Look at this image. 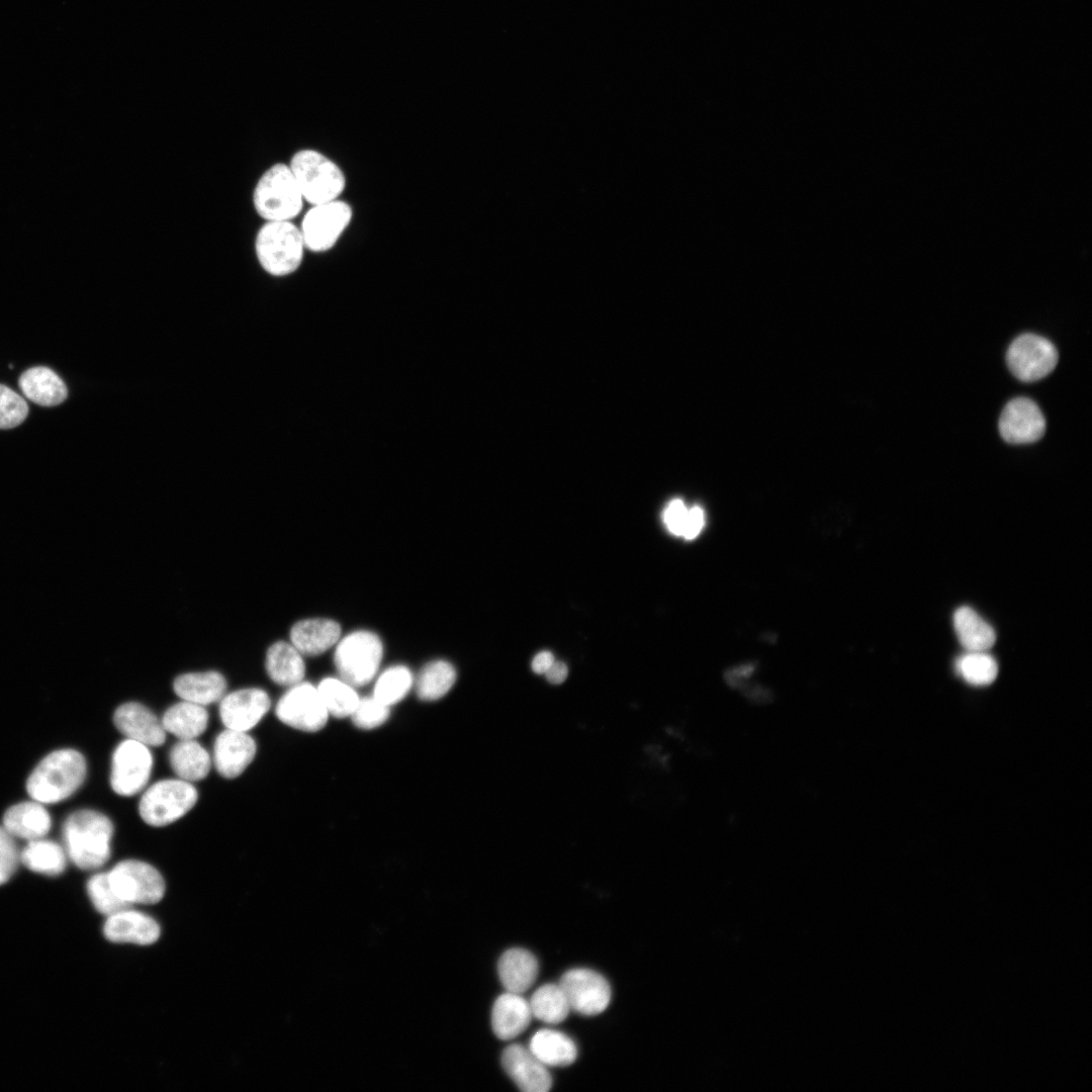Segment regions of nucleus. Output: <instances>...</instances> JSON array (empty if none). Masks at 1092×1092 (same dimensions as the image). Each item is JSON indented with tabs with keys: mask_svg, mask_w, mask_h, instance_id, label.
<instances>
[{
	"mask_svg": "<svg viewBox=\"0 0 1092 1092\" xmlns=\"http://www.w3.org/2000/svg\"><path fill=\"white\" fill-rule=\"evenodd\" d=\"M113 830L111 820L98 811L73 812L63 825L64 847L69 859L81 870L100 868L110 857Z\"/></svg>",
	"mask_w": 1092,
	"mask_h": 1092,
	"instance_id": "obj_1",
	"label": "nucleus"
},
{
	"mask_svg": "<svg viewBox=\"0 0 1092 1092\" xmlns=\"http://www.w3.org/2000/svg\"><path fill=\"white\" fill-rule=\"evenodd\" d=\"M87 774L86 759L73 748L55 750L46 755L26 781L29 797L41 804H54L68 799L83 784Z\"/></svg>",
	"mask_w": 1092,
	"mask_h": 1092,
	"instance_id": "obj_2",
	"label": "nucleus"
},
{
	"mask_svg": "<svg viewBox=\"0 0 1092 1092\" xmlns=\"http://www.w3.org/2000/svg\"><path fill=\"white\" fill-rule=\"evenodd\" d=\"M253 206L265 221L291 220L303 206V196L287 164L276 163L258 179L252 195Z\"/></svg>",
	"mask_w": 1092,
	"mask_h": 1092,
	"instance_id": "obj_3",
	"label": "nucleus"
},
{
	"mask_svg": "<svg viewBox=\"0 0 1092 1092\" xmlns=\"http://www.w3.org/2000/svg\"><path fill=\"white\" fill-rule=\"evenodd\" d=\"M255 254L261 267L273 276H285L300 266L304 242L291 220L266 221L257 232Z\"/></svg>",
	"mask_w": 1092,
	"mask_h": 1092,
	"instance_id": "obj_4",
	"label": "nucleus"
},
{
	"mask_svg": "<svg viewBox=\"0 0 1092 1092\" xmlns=\"http://www.w3.org/2000/svg\"><path fill=\"white\" fill-rule=\"evenodd\" d=\"M304 201L311 205L337 200L346 179L333 161L314 150L296 152L288 164Z\"/></svg>",
	"mask_w": 1092,
	"mask_h": 1092,
	"instance_id": "obj_5",
	"label": "nucleus"
},
{
	"mask_svg": "<svg viewBox=\"0 0 1092 1092\" xmlns=\"http://www.w3.org/2000/svg\"><path fill=\"white\" fill-rule=\"evenodd\" d=\"M382 655L381 639L373 632L359 630L338 641L334 661L342 679L361 687L374 678Z\"/></svg>",
	"mask_w": 1092,
	"mask_h": 1092,
	"instance_id": "obj_6",
	"label": "nucleus"
},
{
	"mask_svg": "<svg viewBox=\"0 0 1092 1092\" xmlns=\"http://www.w3.org/2000/svg\"><path fill=\"white\" fill-rule=\"evenodd\" d=\"M197 799L198 793L192 783L181 779L162 780L145 791L139 812L147 824L162 827L184 816Z\"/></svg>",
	"mask_w": 1092,
	"mask_h": 1092,
	"instance_id": "obj_7",
	"label": "nucleus"
},
{
	"mask_svg": "<svg viewBox=\"0 0 1092 1092\" xmlns=\"http://www.w3.org/2000/svg\"><path fill=\"white\" fill-rule=\"evenodd\" d=\"M107 876L117 896L129 905L158 903L165 893V882L159 871L142 860H121L107 872Z\"/></svg>",
	"mask_w": 1092,
	"mask_h": 1092,
	"instance_id": "obj_8",
	"label": "nucleus"
},
{
	"mask_svg": "<svg viewBox=\"0 0 1092 1092\" xmlns=\"http://www.w3.org/2000/svg\"><path fill=\"white\" fill-rule=\"evenodd\" d=\"M153 761L149 746L128 738L121 741L111 759L112 790L123 797L140 793L151 777Z\"/></svg>",
	"mask_w": 1092,
	"mask_h": 1092,
	"instance_id": "obj_9",
	"label": "nucleus"
},
{
	"mask_svg": "<svg viewBox=\"0 0 1092 1092\" xmlns=\"http://www.w3.org/2000/svg\"><path fill=\"white\" fill-rule=\"evenodd\" d=\"M275 712L282 723L304 732L323 729L330 716L316 687L303 680L289 687L279 699Z\"/></svg>",
	"mask_w": 1092,
	"mask_h": 1092,
	"instance_id": "obj_10",
	"label": "nucleus"
},
{
	"mask_svg": "<svg viewBox=\"0 0 1092 1092\" xmlns=\"http://www.w3.org/2000/svg\"><path fill=\"white\" fill-rule=\"evenodd\" d=\"M1056 347L1048 339L1022 334L1009 346L1006 362L1011 373L1022 381H1035L1049 375L1058 363Z\"/></svg>",
	"mask_w": 1092,
	"mask_h": 1092,
	"instance_id": "obj_11",
	"label": "nucleus"
},
{
	"mask_svg": "<svg viewBox=\"0 0 1092 1092\" xmlns=\"http://www.w3.org/2000/svg\"><path fill=\"white\" fill-rule=\"evenodd\" d=\"M352 219V209L344 201L334 200L312 205L305 213L300 232L305 249L325 252L331 249Z\"/></svg>",
	"mask_w": 1092,
	"mask_h": 1092,
	"instance_id": "obj_12",
	"label": "nucleus"
},
{
	"mask_svg": "<svg viewBox=\"0 0 1092 1092\" xmlns=\"http://www.w3.org/2000/svg\"><path fill=\"white\" fill-rule=\"evenodd\" d=\"M571 1010L582 1015L603 1012L611 1000V988L601 974L588 969H572L559 981Z\"/></svg>",
	"mask_w": 1092,
	"mask_h": 1092,
	"instance_id": "obj_13",
	"label": "nucleus"
},
{
	"mask_svg": "<svg viewBox=\"0 0 1092 1092\" xmlns=\"http://www.w3.org/2000/svg\"><path fill=\"white\" fill-rule=\"evenodd\" d=\"M998 428L1005 442L1029 444L1038 441L1043 436L1045 420L1033 400L1027 397H1016L1004 406Z\"/></svg>",
	"mask_w": 1092,
	"mask_h": 1092,
	"instance_id": "obj_14",
	"label": "nucleus"
},
{
	"mask_svg": "<svg viewBox=\"0 0 1092 1092\" xmlns=\"http://www.w3.org/2000/svg\"><path fill=\"white\" fill-rule=\"evenodd\" d=\"M271 700L266 691L247 688L225 694L219 701V716L225 728L248 732L266 715Z\"/></svg>",
	"mask_w": 1092,
	"mask_h": 1092,
	"instance_id": "obj_15",
	"label": "nucleus"
},
{
	"mask_svg": "<svg viewBox=\"0 0 1092 1092\" xmlns=\"http://www.w3.org/2000/svg\"><path fill=\"white\" fill-rule=\"evenodd\" d=\"M256 750V742L248 732L226 728L215 738L213 763L221 777L235 779L252 762Z\"/></svg>",
	"mask_w": 1092,
	"mask_h": 1092,
	"instance_id": "obj_16",
	"label": "nucleus"
},
{
	"mask_svg": "<svg viewBox=\"0 0 1092 1092\" xmlns=\"http://www.w3.org/2000/svg\"><path fill=\"white\" fill-rule=\"evenodd\" d=\"M113 723L126 738L147 746H160L166 740L162 722L141 703L127 702L120 705L114 712Z\"/></svg>",
	"mask_w": 1092,
	"mask_h": 1092,
	"instance_id": "obj_17",
	"label": "nucleus"
},
{
	"mask_svg": "<svg viewBox=\"0 0 1092 1092\" xmlns=\"http://www.w3.org/2000/svg\"><path fill=\"white\" fill-rule=\"evenodd\" d=\"M505 1071L525 1092H546L551 1088V1075L530 1050L521 1044H511L502 1056Z\"/></svg>",
	"mask_w": 1092,
	"mask_h": 1092,
	"instance_id": "obj_18",
	"label": "nucleus"
},
{
	"mask_svg": "<svg viewBox=\"0 0 1092 1092\" xmlns=\"http://www.w3.org/2000/svg\"><path fill=\"white\" fill-rule=\"evenodd\" d=\"M160 932L154 918L130 908L108 915L103 926L106 939L116 943L152 944Z\"/></svg>",
	"mask_w": 1092,
	"mask_h": 1092,
	"instance_id": "obj_19",
	"label": "nucleus"
},
{
	"mask_svg": "<svg viewBox=\"0 0 1092 1092\" xmlns=\"http://www.w3.org/2000/svg\"><path fill=\"white\" fill-rule=\"evenodd\" d=\"M341 636L338 622L326 618L297 621L289 632V642L302 655H320L336 645Z\"/></svg>",
	"mask_w": 1092,
	"mask_h": 1092,
	"instance_id": "obj_20",
	"label": "nucleus"
},
{
	"mask_svg": "<svg viewBox=\"0 0 1092 1092\" xmlns=\"http://www.w3.org/2000/svg\"><path fill=\"white\" fill-rule=\"evenodd\" d=\"M2 826L15 838L29 841L44 837L52 820L43 804L31 799L8 808Z\"/></svg>",
	"mask_w": 1092,
	"mask_h": 1092,
	"instance_id": "obj_21",
	"label": "nucleus"
},
{
	"mask_svg": "<svg viewBox=\"0 0 1092 1092\" xmlns=\"http://www.w3.org/2000/svg\"><path fill=\"white\" fill-rule=\"evenodd\" d=\"M532 1016L529 1002L520 994L507 991L498 996L493 1004L492 1030L500 1039H512L528 1027Z\"/></svg>",
	"mask_w": 1092,
	"mask_h": 1092,
	"instance_id": "obj_22",
	"label": "nucleus"
},
{
	"mask_svg": "<svg viewBox=\"0 0 1092 1092\" xmlns=\"http://www.w3.org/2000/svg\"><path fill=\"white\" fill-rule=\"evenodd\" d=\"M173 690L181 700L205 707L222 699L226 680L215 670L186 672L174 679Z\"/></svg>",
	"mask_w": 1092,
	"mask_h": 1092,
	"instance_id": "obj_23",
	"label": "nucleus"
},
{
	"mask_svg": "<svg viewBox=\"0 0 1092 1092\" xmlns=\"http://www.w3.org/2000/svg\"><path fill=\"white\" fill-rule=\"evenodd\" d=\"M539 966L536 957L524 948L505 951L497 963V973L508 992L522 994L536 981Z\"/></svg>",
	"mask_w": 1092,
	"mask_h": 1092,
	"instance_id": "obj_24",
	"label": "nucleus"
},
{
	"mask_svg": "<svg viewBox=\"0 0 1092 1092\" xmlns=\"http://www.w3.org/2000/svg\"><path fill=\"white\" fill-rule=\"evenodd\" d=\"M18 385L28 399L43 406L60 404L68 394L67 387L60 376L44 366H36L24 371L18 379Z\"/></svg>",
	"mask_w": 1092,
	"mask_h": 1092,
	"instance_id": "obj_25",
	"label": "nucleus"
},
{
	"mask_svg": "<svg viewBox=\"0 0 1092 1092\" xmlns=\"http://www.w3.org/2000/svg\"><path fill=\"white\" fill-rule=\"evenodd\" d=\"M265 667L275 684L288 688L302 681L305 674L303 655L290 642L282 640L269 646Z\"/></svg>",
	"mask_w": 1092,
	"mask_h": 1092,
	"instance_id": "obj_26",
	"label": "nucleus"
},
{
	"mask_svg": "<svg viewBox=\"0 0 1092 1092\" xmlns=\"http://www.w3.org/2000/svg\"><path fill=\"white\" fill-rule=\"evenodd\" d=\"M169 762L178 779L189 783L204 779L211 766L209 753L195 739H179L170 750Z\"/></svg>",
	"mask_w": 1092,
	"mask_h": 1092,
	"instance_id": "obj_27",
	"label": "nucleus"
},
{
	"mask_svg": "<svg viewBox=\"0 0 1092 1092\" xmlns=\"http://www.w3.org/2000/svg\"><path fill=\"white\" fill-rule=\"evenodd\" d=\"M68 859L64 846L44 837L27 841L20 850V862L23 866L33 873L49 877L61 875Z\"/></svg>",
	"mask_w": 1092,
	"mask_h": 1092,
	"instance_id": "obj_28",
	"label": "nucleus"
},
{
	"mask_svg": "<svg viewBox=\"0 0 1092 1092\" xmlns=\"http://www.w3.org/2000/svg\"><path fill=\"white\" fill-rule=\"evenodd\" d=\"M166 732L179 739H195L208 725L204 706L182 700L166 710L161 720Z\"/></svg>",
	"mask_w": 1092,
	"mask_h": 1092,
	"instance_id": "obj_29",
	"label": "nucleus"
},
{
	"mask_svg": "<svg viewBox=\"0 0 1092 1092\" xmlns=\"http://www.w3.org/2000/svg\"><path fill=\"white\" fill-rule=\"evenodd\" d=\"M530 1052L545 1066L564 1067L572 1064L577 1056L574 1041L554 1029H540L531 1037Z\"/></svg>",
	"mask_w": 1092,
	"mask_h": 1092,
	"instance_id": "obj_30",
	"label": "nucleus"
},
{
	"mask_svg": "<svg viewBox=\"0 0 1092 1092\" xmlns=\"http://www.w3.org/2000/svg\"><path fill=\"white\" fill-rule=\"evenodd\" d=\"M952 621L957 637L967 651H987L994 645V629L972 608H959Z\"/></svg>",
	"mask_w": 1092,
	"mask_h": 1092,
	"instance_id": "obj_31",
	"label": "nucleus"
},
{
	"mask_svg": "<svg viewBox=\"0 0 1092 1092\" xmlns=\"http://www.w3.org/2000/svg\"><path fill=\"white\" fill-rule=\"evenodd\" d=\"M456 680L454 666L437 659L426 664L416 680V692L422 701H436L444 697Z\"/></svg>",
	"mask_w": 1092,
	"mask_h": 1092,
	"instance_id": "obj_32",
	"label": "nucleus"
},
{
	"mask_svg": "<svg viewBox=\"0 0 1092 1092\" xmlns=\"http://www.w3.org/2000/svg\"><path fill=\"white\" fill-rule=\"evenodd\" d=\"M316 689L329 715L336 718L351 717L360 700L355 687L341 677H325Z\"/></svg>",
	"mask_w": 1092,
	"mask_h": 1092,
	"instance_id": "obj_33",
	"label": "nucleus"
},
{
	"mask_svg": "<svg viewBox=\"0 0 1092 1092\" xmlns=\"http://www.w3.org/2000/svg\"><path fill=\"white\" fill-rule=\"evenodd\" d=\"M532 1015L551 1024L563 1021L570 1012L568 1000L559 984L539 987L530 999Z\"/></svg>",
	"mask_w": 1092,
	"mask_h": 1092,
	"instance_id": "obj_34",
	"label": "nucleus"
},
{
	"mask_svg": "<svg viewBox=\"0 0 1092 1092\" xmlns=\"http://www.w3.org/2000/svg\"><path fill=\"white\" fill-rule=\"evenodd\" d=\"M414 677L404 665L385 669L376 679L373 697L387 706L400 702L411 691Z\"/></svg>",
	"mask_w": 1092,
	"mask_h": 1092,
	"instance_id": "obj_35",
	"label": "nucleus"
},
{
	"mask_svg": "<svg viewBox=\"0 0 1092 1092\" xmlns=\"http://www.w3.org/2000/svg\"><path fill=\"white\" fill-rule=\"evenodd\" d=\"M960 675L973 686H987L994 681L998 665L987 651H967L956 661Z\"/></svg>",
	"mask_w": 1092,
	"mask_h": 1092,
	"instance_id": "obj_36",
	"label": "nucleus"
},
{
	"mask_svg": "<svg viewBox=\"0 0 1092 1092\" xmlns=\"http://www.w3.org/2000/svg\"><path fill=\"white\" fill-rule=\"evenodd\" d=\"M87 893L95 909L106 916L131 907L114 892L107 873L93 875L87 882Z\"/></svg>",
	"mask_w": 1092,
	"mask_h": 1092,
	"instance_id": "obj_37",
	"label": "nucleus"
},
{
	"mask_svg": "<svg viewBox=\"0 0 1092 1092\" xmlns=\"http://www.w3.org/2000/svg\"><path fill=\"white\" fill-rule=\"evenodd\" d=\"M390 714V707L375 699L373 696L359 700V703L351 715L354 725L360 729H374L386 722Z\"/></svg>",
	"mask_w": 1092,
	"mask_h": 1092,
	"instance_id": "obj_38",
	"label": "nucleus"
},
{
	"mask_svg": "<svg viewBox=\"0 0 1092 1092\" xmlns=\"http://www.w3.org/2000/svg\"><path fill=\"white\" fill-rule=\"evenodd\" d=\"M28 414V406L22 396L6 385L0 384V429H11L20 425Z\"/></svg>",
	"mask_w": 1092,
	"mask_h": 1092,
	"instance_id": "obj_39",
	"label": "nucleus"
},
{
	"mask_svg": "<svg viewBox=\"0 0 1092 1092\" xmlns=\"http://www.w3.org/2000/svg\"><path fill=\"white\" fill-rule=\"evenodd\" d=\"M20 862V850L12 836L0 826V886L7 883L14 875Z\"/></svg>",
	"mask_w": 1092,
	"mask_h": 1092,
	"instance_id": "obj_40",
	"label": "nucleus"
},
{
	"mask_svg": "<svg viewBox=\"0 0 1092 1092\" xmlns=\"http://www.w3.org/2000/svg\"><path fill=\"white\" fill-rule=\"evenodd\" d=\"M688 510L679 498L670 500L666 506L663 511V522L671 534L681 536Z\"/></svg>",
	"mask_w": 1092,
	"mask_h": 1092,
	"instance_id": "obj_41",
	"label": "nucleus"
},
{
	"mask_svg": "<svg viewBox=\"0 0 1092 1092\" xmlns=\"http://www.w3.org/2000/svg\"><path fill=\"white\" fill-rule=\"evenodd\" d=\"M705 514L701 507L689 508L681 536L687 540L695 539L703 530Z\"/></svg>",
	"mask_w": 1092,
	"mask_h": 1092,
	"instance_id": "obj_42",
	"label": "nucleus"
},
{
	"mask_svg": "<svg viewBox=\"0 0 1092 1092\" xmlns=\"http://www.w3.org/2000/svg\"><path fill=\"white\" fill-rule=\"evenodd\" d=\"M544 674L550 684L559 685L567 677L568 669L564 662L554 661Z\"/></svg>",
	"mask_w": 1092,
	"mask_h": 1092,
	"instance_id": "obj_43",
	"label": "nucleus"
},
{
	"mask_svg": "<svg viewBox=\"0 0 1092 1092\" xmlns=\"http://www.w3.org/2000/svg\"><path fill=\"white\" fill-rule=\"evenodd\" d=\"M555 661L550 651H541L532 660V669L538 674H544Z\"/></svg>",
	"mask_w": 1092,
	"mask_h": 1092,
	"instance_id": "obj_44",
	"label": "nucleus"
}]
</instances>
